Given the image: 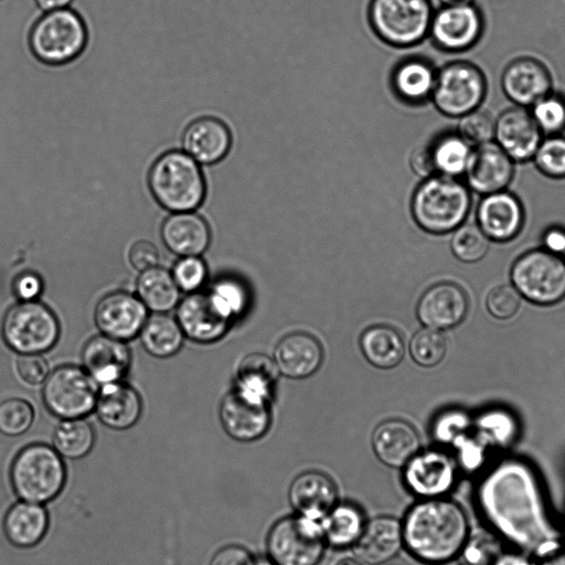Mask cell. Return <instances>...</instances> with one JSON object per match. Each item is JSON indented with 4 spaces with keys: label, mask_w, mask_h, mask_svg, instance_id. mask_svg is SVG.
I'll use <instances>...</instances> for the list:
<instances>
[{
    "label": "cell",
    "mask_w": 565,
    "mask_h": 565,
    "mask_svg": "<svg viewBox=\"0 0 565 565\" xmlns=\"http://www.w3.org/2000/svg\"><path fill=\"white\" fill-rule=\"evenodd\" d=\"M324 540L334 547L353 545L361 535L365 522L359 508L349 503L335 504L320 521Z\"/></svg>",
    "instance_id": "cell-36"
},
{
    "label": "cell",
    "mask_w": 565,
    "mask_h": 565,
    "mask_svg": "<svg viewBox=\"0 0 565 565\" xmlns=\"http://www.w3.org/2000/svg\"><path fill=\"white\" fill-rule=\"evenodd\" d=\"M419 446L417 431L402 419H387L381 423L372 435L375 456L391 468H404L418 454Z\"/></svg>",
    "instance_id": "cell-27"
},
{
    "label": "cell",
    "mask_w": 565,
    "mask_h": 565,
    "mask_svg": "<svg viewBox=\"0 0 565 565\" xmlns=\"http://www.w3.org/2000/svg\"><path fill=\"white\" fill-rule=\"evenodd\" d=\"M34 411L21 398H9L0 403V431L8 436L25 433L32 425Z\"/></svg>",
    "instance_id": "cell-45"
},
{
    "label": "cell",
    "mask_w": 565,
    "mask_h": 565,
    "mask_svg": "<svg viewBox=\"0 0 565 565\" xmlns=\"http://www.w3.org/2000/svg\"><path fill=\"white\" fill-rule=\"evenodd\" d=\"M411 167L419 175L427 178L435 175L427 147L414 151L411 156Z\"/></svg>",
    "instance_id": "cell-58"
},
{
    "label": "cell",
    "mask_w": 565,
    "mask_h": 565,
    "mask_svg": "<svg viewBox=\"0 0 565 565\" xmlns=\"http://www.w3.org/2000/svg\"><path fill=\"white\" fill-rule=\"evenodd\" d=\"M521 305V295L509 285L493 288L487 296L486 306L488 311L498 319L513 317Z\"/></svg>",
    "instance_id": "cell-48"
},
{
    "label": "cell",
    "mask_w": 565,
    "mask_h": 565,
    "mask_svg": "<svg viewBox=\"0 0 565 565\" xmlns=\"http://www.w3.org/2000/svg\"><path fill=\"white\" fill-rule=\"evenodd\" d=\"M252 562L253 559L245 548L230 545L216 552L210 565H250Z\"/></svg>",
    "instance_id": "cell-57"
},
{
    "label": "cell",
    "mask_w": 565,
    "mask_h": 565,
    "mask_svg": "<svg viewBox=\"0 0 565 565\" xmlns=\"http://www.w3.org/2000/svg\"><path fill=\"white\" fill-rule=\"evenodd\" d=\"M469 417L461 411H450L443 414L434 426L436 440L440 443H452L462 435L469 426Z\"/></svg>",
    "instance_id": "cell-49"
},
{
    "label": "cell",
    "mask_w": 565,
    "mask_h": 565,
    "mask_svg": "<svg viewBox=\"0 0 565 565\" xmlns=\"http://www.w3.org/2000/svg\"><path fill=\"white\" fill-rule=\"evenodd\" d=\"M480 11L472 3L444 6L433 14L429 32L435 44L449 52L471 47L482 33Z\"/></svg>",
    "instance_id": "cell-15"
},
{
    "label": "cell",
    "mask_w": 565,
    "mask_h": 565,
    "mask_svg": "<svg viewBox=\"0 0 565 565\" xmlns=\"http://www.w3.org/2000/svg\"><path fill=\"white\" fill-rule=\"evenodd\" d=\"M495 119L486 109L476 108L460 117L458 134L470 145L479 146L492 141Z\"/></svg>",
    "instance_id": "cell-44"
},
{
    "label": "cell",
    "mask_w": 565,
    "mask_h": 565,
    "mask_svg": "<svg viewBox=\"0 0 565 565\" xmlns=\"http://www.w3.org/2000/svg\"><path fill=\"white\" fill-rule=\"evenodd\" d=\"M87 41L88 31L83 18L70 8L43 13L28 36L33 56L50 66H62L76 60Z\"/></svg>",
    "instance_id": "cell-5"
},
{
    "label": "cell",
    "mask_w": 565,
    "mask_h": 565,
    "mask_svg": "<svg viewBox=\"0 0 565 565\" xmlns=\"http://www.w3.org/2000/svg\"><path fill=\"white\" fill-rule=\"evenodd\" d=\"M544 243L550 252L559 253L565 250V232L559 228L550 230L544 236Z\"/></svg>",
    "instance_id": "cell-59"
},
{
    "label": "cell",
    "mask_w": 565,
    "mask_h": 565,
    "mask_svg": "<svg viewBox=\"0 0 565 565\" xmlns=\"http://www.w3.org/2000/svg\"><path fill=\"white\" fill-rule=\"evenodd\" d=\"M172 276L183 291L193 292L206 278V266L199 256H182L173 266Z\"/></svg>",
    "instance_id": "cell-47"
},
{
    "label": "cell",
    "mask_w": 565,
    "mask_h": 565,
    "mask_svg": "<svg viewBox=\"0 0 565 565\" xmlns=\"http://www.w3.org/2000/svg\"><path fill=\"white\" fill-rule=\"evenodd\" d=\"M183 332L178 321L164 313L147 318L140 330V342L143 349L156 358H168L175 354L183 343Z\"/></svg>",
    "instance_id": "cell-35"
},
{
    "label": "cell",
    "mask_w": 565,
    "mask_h": 565,
    "mask_svg": "<svg viewBox=\"0 0 565 565\" xmlns=\"http://www.w3.org/2000/svg\"><path fill=\"white\" fill-rule=\"evenodd\" d=\"M136 286L139 299L153 312L170 311L180 300V288L172 274L159 266L141 271Z\"/></svg>",
    "instance_id": "cell-34"
},
{
    "label": "cell",
    "mask_w": 565,
    "mask_h": 565,
    "mask_svg": "<svg viewBox=\"0 0 565 565\" xmlns=\"http://www.w3.org/2000/svg\"><path fill=\"white\" fill-rule=\"evenodd\" d=\"M250 565H275L273 562L265 559L253 561Z\"/></svg>",
    "instance_id": "cell-64"
},
{
    "label": "cell",
    "mask_w": 565,
    "mask_h": 565,
    "mask_svg": "<svg viewBox=\"0 0 565 565\" xmlns=\"http://www.w3.org/2000/svg\"><path fill=\"white\" fill-rule=\"evenodd\" d=\"M536 168L546 177L565 178V138L551 135L541 140L534 156Z\"/></svg>",
    "instance_id": "cell-43"
},
{
    "label": "cell",
    "mask_w": 565,
    "mask_h": 565,
    "mask_svg": "<svg viewBox=\"0 0 565 565\" xmlns=\"http://www.w3.org/2000/svg\"><path fill=\"white\" fill-rule=\"evenodd\" d=\"M82 361L86 372L103 385L118 382L126 375L131 355L124 341L99 334L85 343Z\"/></svg>",
    "instance_id": "cell-22"
},
{
    "label": "cell",
    "mask_w": 565,
    "mask_h": 565,
    "mask_svg": "<svg viewBox=\"0 0 565 565\" xmlns=\"http://www.w3.org/2000/svg\"><path fill=\"white\" fill-rule=\"evenodd\" d=\"M211 291L233 317L241 312L245 306L246 297L244 290L236 281L222 280L217 282Z\"/></svg>",
    "instance_id": "cell-52"
},
{
    "label": "cell",
    "mask_w": 565,
    "mask_h": 565,
    "mask_svg": "<svg viewBox=\"0 0 565 565\" xmlns=\"http://www.w3.org/2000/svg\"><path fill=\"white\" fill-rule=\"evenodd\" d=\"M181 143L183 151L200 164H214L230 151L232 136L227 125L212 116L192 120L185 127Z\"/></svg>",
    "instance_id": "cell-20"
},
{
    "label": "cell",
    "mask_w": 565,
    "mask_h": 565,
    "mask_svg": "<svg viewBox=\"0 0 565 565\" xmlns=\"http://www.w3.org/2000/svg\"><path fill=\"white\" fill-rule=\"evenodd\" d=\"M479 507L492 526L513 545L532 551L555 539L533 469L516 459L493 467L478 487Z\"/></svg>",
    "instance_id": "cell-1"
},
{
    "label": "cell",
    "mask_w": 565,
    "mask_h": 565,
    "mask_svg": "<svg viewBox=\"0 0 565 565\" xmlns=\"http://www.w3.org/2000/svg\"><path fill=\"white\" fill-rule=\"evenodd\" d=\"M511 279L518 292L537 305H553L565 297V262L550 250H531L513 265Z\"/></svg>",
    "instance_id": "cell-10"
},
{
    "label": "cell",
    "mask_w": 565,
    "mask_h": 565,
    "mask_svg": "<svg viewBox=\"0 0 565 565\" xmlns=\"http://www.w3.org/2000/svg\"><path fill=\"white\" fill-rule=\"evenodd\" d=\"M436 74L431 65L419 58H411L396 66L392 84L396 95L407 103H422L431 96Z\"/></svg>",
    "instance_id": "cell-33"
},
{
    "label": "cell",
    "mask_w": 565,
    "mask_h": 565,
    "mask_svg": "<svg viewBox=\"0 0 565 565\" xmlns=\"http://www.w3.org/2000/svg\"><path fill=\"white\" fill-rule=\"evenodd\" d=\"M403 545L401 522L392 516H377L365 523L352 546L362 563L381 565L394 558Z\"/></svg>",
    "instance_id": "cell-26"
},
{
    "label": "cell",
    "mask_w": 565,
    "mask_h": 565,
    "mask_svg": "<svg viewBox=\"0 0 565 565\" xmlns=\"http://www.w3.org/2000/svg\"><path fill=\"white\" fill-rule=\"evenodd\" d=\"M481 438L492 445L505 447L516 435V423L505 411L494 409L482 414L477 419Z\"/></svg>",
    "instance_id": "cell-42"
},
{
    "label": "cell",
    "mask_w": 565,
    "mask_h": 565,
    "mask_svg": "<svg viewBox=\"0 0 565 565\" xmlns=\"http://www.w3.org/2000/svg\"><path fill=\"white\" fill-rule=\"evenodd\" d=\"M406 550L418 561L438 565L459 555L469 525L462 509L450 500L425 499L413 505L402 524Z\"/></svg>",
    "instance_id": "cell-2"
},
{
    "label": "cell",
    "mask_w": 565,
    "mask_h": 565,
    "mask_svg": "<svg viewBox=\"0 0 565 565\" xmlns=\"http://www.w3.org/2000/svg\"><path fill=\"white\" fill-rule=\"evenodd\" d=\"M360 347L365 359L379 369L396 366L405 352L402 335L384 324L367 328L360 338Z\"/></svg>",
    "instance_id": "cell-32"
},
{
    "label": "cell",
    "mask_w": 565,
    "mask_h": 565,
    "mask_svg": "<svg viewBox=\"0 0 565 565\" xmlns=\"http://www.w3.org/2000/svg\"><path fill=\"white\" fill-rule=\"evenodd\" d=\"M433 19L428 0H372L370 21L375 33L386 43L408 46L429 32Z\"/></svg>",
    "instance_id": "cell-8"
},
{
    "label": "cell",
    "mask_w": 565,
    "mask_h": 565,
    "mask_svg": "<svg viewBox=\"0 0 565 565\" xmlns=\"http://www.w3.org/2000/svg\"><path fill=\"white\" fill-rule=\"evenodd\" d=\"M447 348L445 334L438 329L427 327L418 330L409 342L412 359L424 367L439 364L447 353Z\"/></svg>",
    "instance_id": "cell-40"
},
{
    "label": "cell",
    "mask_w": 565,
    "mask_h": 565,
    "mask_svg": "<svg viewBox=\"0 0 565 565\" xmlns=\"http://www.w3.org/2000/svg\"><path fill=\"white\" fill-rule=\"evenodd\" d=\"M161 238L175 255L199 256L211 241L207 222L193 211L173 212L162 223Z\"/></svg>",
    "instance_id": "cell-29"
},
{
    "label": "cell",
    "mask_w": 565,
    "mask_h": 565,
    "mask_svg": "<svg viewBox=\"0 0 565 565\" xmlns=\"http://www.w3.org/2000/svg\"><path fill=\"white\" fill-rule=\"evenodd\" d=\"M541 137L542 131L524 108L508 109L495 120L497 143L513 161L523 162L533 158Z\"/></svg>",
    "instance_id": "cell-23"
},
{
    "label": "cell",
    "mask_w": 565,
    "mask_h": 565,
    "mask_svg": "<svg viewBox=\"0 0 565 565\" xmlns=\"http://www.w3.org/2000/svg\"><path fill=\"white\" fill-rule=\"evenodd\" d=\"M486 88L482 72L469 62L459 61L449 63L439 71L431 97L443 114L461 117L480 106Z\"/></svg>",
    "instance_id": "cell-12"
},
{
    "label": "cell",
    "mask_w": 565,
    "mask_h": 565,
    "mask_svg": "<svg viewBox=\"0 0 565 565\" xmlns=\"http://www.w3.org/2000/svg\"><path fill=\"white\" fill-rule=\"evenodd\" d=\"M532 117L542 132L557 135L565 129V100L546 95L534 103Z\"/></svg>",
    "instance_id": "cell-46"
},
{
    "label": "cell",
    "mask_w": 565,
    "mask_h": 565,
    "mask_svg": "<svg viewBox=\"0 0 565 565\" xmlns=\"http://www.w3.org/2000/svg\"><path fill=\"white\" fill-rule=\"evenodd\" d=\"M404 468L407 488L425 499L439 498L451 489L456 479L455 463L443 451L417 454Z\"/></svg>",
    "instance_id": "cell-17"
},
{
    "label": "cell",
    "mask_w": 565,
    "mask_h": 565,
    "mask_svg": "<svg viewBox=\"0 0 565 565\" xmlns=\"http://www.w3.org/2000/svg\"><path fill=\"white\" fill-rule=\"evenodd\" d=\"M427 148L434 174L451 178L465 173L472 151L459 134L440 136Z\"/></svg>",
    "instance_id": "cell-37"
},
{
    "label": "cell",
    "mask_w": 565,
    "mask_h": 565,
    "mask_svg": "<svg viewBox=\"0 0 565 565\" xmlns=\"http://www.w3.org/2000/svg\"><path fill=\"white\" fill-rule=\"evenodd\" d=\"M148 186L157 203L172 213L194 211L206 194L200 163L178 149L166 151L153 161L148 172Z\"/></svg>",
    "instance_id": "cell-3"
},
{
    "label": "cell",
    "mask_w": 565,
    "mask_h": 565,
    "mask_svg": "<svg viewBox=\"0 0 565 565\" xmlns=\"http://www.w3.org/2000/svg\"><path fill=\"white\" fill-rule=\"evenodd\" d=\"M2 337L7 345L20 354H40L55 345L60 337V323L55 313L44 303L21 301L4 315Z\"/></svg>",
    "instance_id": "cell-7"
},
{
    "label": "cell",
    "mask_w": 565,
    "mask_h": 565,
    "mask_svg": "<svg viewBox=\"0 0 565 565\" xmlns=\"http://www.w3.org/2000/svg\"><path fill=\"white\" fill-rule=\"evenodd\" d=\"M450 248L459 260L476 263L486 256L489 249V238L478 225L461 224L455 230Z\"/></svg>",
    "instance_id": "cell-41"
},
{
    "label": "cell",
    "mask_w": 565,
    "mask_h": 565,
    "mask_svg": "<svg viewBox=\"0 0 565 565\" xmlns=\"http://www.w3.org/2000/svg\"><path fill=\"white\" fill-rule=\"evenodd\" d=\"M492 565H533L519 554L504 553L495 557Z\"/></svg>",
    "instance_id": "cell-60"
},
{
    "label": "cell",
    "mask_w": 565,
    "mask_h": 565,
    "mask_svg": "<svg viewBox=\"0 0 565 565\" xmlns=\"http://www.w3.org/2000/svg\"><path fill=\"white\" fill-rule=\"evenodd\" d=\"M533 565H565V543L551 539L534 550Z\"/></svg>",
    "instance_id": "cell-54"
},
{
    "label": "cell",
    "mask_w": 565,
    "mask_h": 565,
    "mask_svg": "<svg viewBox=\"0 0 565 565\" xmlns=\"http://www.w3.org/2000/svg\"><path fill=\"white\" fill-rule=\"evenodd\" d=\"M99 420L107 427L124 430L137 423L142 402L138 392L120 381L103 384L95 408Z\"/></svg>",
    "instance_id": "cell-30"
},
{
    "label": "cell",
    "mask_w": 565,
    "mask_h": 565,
    "mask_svg": "<svg viewBox=\"0 0 565 565\" xmlns=\"http://www.w3.org/2000/svg\"><path fill=\"white\" fill-rule=\"evenodd\" d=\"M326 540L320 522L301 516L277 521L267 536V551L275 565H317Z\"/></svg>",
    "instance_id": "cell-9"
},
{
    "label": "cell",
    "mask_w": 565,
    "mask_h": 565,
    "mask_svg": "<svg viewBox=\"0 0 565 565\" xmlns=\"http://www.w3.org/2000/svg\"><path fill=\"white\" fill-rule=\"evenodd\" d=\"M471 204L469 188L456 178L431 175L416 189L412 213L426 232L445 234L460 226Z\"/></svg>",
    "instance_id": "cell-4"
},
{
    "label": "cell",
    "mask_w": 565,
    "mask_h": 565,
    "mask_svg": "<svg viewBox=\"0 0 565 565\" xmlns=\"http://www.w3.org/2000/svg\"><path fill=\"white\" fill-rule=\"evenodd\" d=\"M266 399L236 388L220 405V419L226 434L238 441H253L263 437L270 425Z\"/></svg>",
    "instance_id": "cell-14"
},
{
    "label": "cell",
    "mask_w": 565,
    "mask_h": 565,
    "mask_svg": "<svg viewBox=\"0 0 565 565\" xmlns=\"http://www.w3.org/2000/svg\"><path fill=\"white\" fill-rule=\"evenodd\" d=\"M478 226L489 239L505 242L513 238L523 224L520 201L505 191L486 194L477 210Z\"/></svg>",
    "instance_id": "cell-25"
},
{
    "label": "cell",
    "mask_w": 565,
    "mask_h": 565,
    "mask_svg": "<svg viewBox=\"0 0 565 565\" xmlns=\"http://www.w3.org/2000/svg\"><path fill=\"white\" fill-rule=\"evenodd\" d=\"M323 350L309 333L294 332L284 337L274 350L277 370L290 379H303L313 374L322 363Z\"/></svg>",
    "instance_id": "cell-28"
},
{
    "label": "cell",
    "mask_w": 565,
    "mask_h": 565,
    "mask_svg": "<svg viewBox=\"0 0 565 565\" xmlns=\"http://www.w3.org/2000/svg\"><path fill=\"white\" fill-rule=\"evenodd\" d=\"M17 371L20 377L31 385L43 383L50 374L46 360L39 353L21 354L17 361Z\"/></svg>",
    "instance_id": "cell-50"
},
{
    "label": "cell",
    "mask_w": 565,
    "mask_h": 565,
    "mask_svg": "<svg viewBox=\"0 0 565 565\" xmlns=\"http://www.w3.org/2000/svg\"><path fill=\"white\" fill-rule=\"evenodd\" d=\"M335 565H363L358 558L344 557L340 559Z\"/></svg>",
    "instance_id": "cell-63"
},
{
    "label": "cell",
    "mask_w": 565,
    "mask_h": 565,
    "mask_svg": "<svg viewBox=\"0 0 565 565\" xmlns=\"http://www.w3.org/2000/svg\"><path fill=\"white\" fill-rule=\"evenodd\" d=\"M439 2L444 6H459V4H470L473 0H439Z\"/></svg>",
    "instance_id": "cell-62"
},
{
    "label": "cell",
    "mask_w": 565,
    "mask_h": 565,
    "mask_svg": "<svg viewBox=\"0 0 565 565\" xmlns=\"http://www.w3.org/2000/svg\"><path fill=\"white\" fill-rule=\"evenodd\" d=\"M275 362L260 353L242 360L237 371V388L249 395L267 399L276 380Z\"/></svg>",
    "instance_id": "cell-38"
},
{
    "label": "cell",
    "mask_w": 565,
    "mask_h": 565,
    "mask_svg": "<svg viewBox=\"0 0 565 565\" xmlns=\"http://www.w3.org/2000/svg\"><path fill=\"white\" fill-rule=\"evenodd\" d=\"M452 444L457 447L459 462L466 470L475 471L484 462V447L476 439L462 434Z\"/></svg>",
    "instance_id": "cell-51"
},
{
    "label": "cell",
    "mask_w": 565,
    "mask_h": 565,
    "mask_svg": "<svg viewBox=\"0 0 565 565\" xmlns=\"http://www.w3.org/2000/svg\"><path fill=\"white\" fill-rule=\"evenodd\" d=\"M40 9L43 11H52L57 9L67 8L73 0H34Z\"/></svg>",
    "instance_id": "cell-61"
},
{
    "label": "cell",
    "mask_w": 565,
    "mask_h": 565,
    "mask_svg": "<svg viewBox=\"0 0 565 565\" xmlns=\"http://www.w3.org/2000/svg\"><path fill=\"white\" fill-rule=\"evenodd\" d=\"M49 524L46 511L32 502L11 507L3 521L8 540L18 547H31L44 536Z\"/></svg>",
    "instance_id": "cell-31"
},
{
    "label": "cell",
    "mask_w": 565,
    "mask_h": 565,
    "mask_svg": "<svg viewBox=\"0 0 565 565\" xmlns=\"http://www.w3.org/2000/svg\"><path fill=\"white\" fill-rule=\"evenodd\" d=\"M460 554H462L466 565H492L495 559L491 546L479 540L467 541Z\"/></svg>",
    "instance_id": "cell-56"
},
{
    "label": "cell",
    "mask_w": 565,
    "mask_h": 565,
    "mask_svg": "<svg viewBox=\"0 0 565 565\" xmlns=\"http://www.w3.org/2000/svg\"><path fill=\"white\" fill-rule=\"evenodd\" d=\"M467 311V295L452 282H440L428 288L416 309L417 317L425 327L438 330L459 324Z\"/></svg>",
    "instance_id": "cell-19"
},
{
    "label": "cell",
    "mask_w": 565,
    "mask_h": 565,
    "mask_svg": "<svg viewBox=\"0 0 565 565\" xmlns=\"http://www.w3.org/2000/svg\"><path fill=\"white\" fill-rule=\"evenodd\" d=\"M232 318L211 290L191 292L181 300L177 310V321L183 334L200 343L218 340L228 329Z\"/></svg>",
    "instance_id": "cell-13"
},
{
    "label": "cell",
    "mask_w": 565,
    "mask_h": 565,
    "mask_svg": "<svg viewBox=\"0 0 565 565\" xmlns=\"http://www.w3.org/2000/svg\"><path fill=\"white\" fill-rule=\"evenodd\" d=\"M128 258L135 269L143 271L157 266L159 252L151 242L145 239L137 241L129 248Z\"/></svg>",
    "instance_id": "cell-53"
},
{
    "label": "cell",
    "mask_w": 565,
    "mask_h": 565,
    "mask_svg": "<svg viewBox=\"0 0 565 565\" xmlns=\"http://www.w3.org/2000/svg\"><path fill=\"white\" fill-rule=\"evenodd\" d=\"M94 440L92 425L82 418L64 419L53 434L55 450L71 459L84 457L92 449Z\"/></svg>",
    "instance_id": "cell-39"
},
{
    "label": "cell",
    "mask_w": 565,
    "mask_h": 565,
    "mask_svg": "<svg viewBox=\"0 0 565 565\" xmlns=\"http://www.w3.org/2000/svg\"><path fill=\"white\" fill-rule=\"evenodd\" d=\"M288 500L298 515L320 522L337 504L333 480L320 471H306L290 483Z\"/></svg>",
    "instance_id": "cell-21"
},
{
    "label": "cell",
    "mask_w": 565,
    "mask_h": 565,
    "mask_svg": "<svg viewBox=\"0 0 565 565\" xmlns=\"http://www.w3.org/2000/svg\"><path fill=\"white\" fill-rule=\"evenodd\" d=\"M10 478L20 499L42 503L54 499L62 490L65 468L55 449L44 444H33L15 456Z\"/></svg>",
    "instance_id": "cell-6"
},
{
    "label": "cell",
    "mask_w": 565,
    "mask_h": 565,
    "mask_svg": "<svg viewBox=\"0 0 565 565\" xmlns=\"http://www.w3.org/2000/svg\"><path fill=\"white\" fill-rule=\"evenodd\" d=\"M513 162L497 142L477 146L465 171L468 188L481 194L503 191L512 180Z\"/></svg>",
    "instance_id": "cell-18"
},
{
    "label": "cell",
    "mask_w": 565,
    "mask_h": 565,
    "mask_svg": "<svg viewBox=\"0 0 565 565\" xmlns=\"http://www.w3.org/2000/svg\"><path fill=\"white\" fill-rule=\"evenodd\" d=\"M147 315V307L138 296L127 291H114L99 299L94 320L103 334L128 341L140 333Z\"/></svg>",
    "instance_id": "cell-16"
},
{
    "label": "cell",
    "mask_w": 565,
    "mask_h": 565,
    "mask_svg": "<svg viewBox=\"0 0 565 565\" xmlns=\"http://www.w3.org/2000/svg\"><path fill=\"white\" fill-rule=\"evenodd\" d=\"M96 383L85 369L62 365L46 377L43 402L60 418H81L95 408L99 391Z\"/></svg>",
    "instance_id": "cell-11"
},
{
    "label": "cell",
    "mask_w": 565,
    "mask_h": 565,
    "mask_svg": "<svg viewBox=\"0 0 565 565\" xmlns=\"http://www.w3.org/2000/svg\"><path fill=\"white\" fill-rule=\"evenodd\" d=\"M41 277L32 271L21 273L13 281V292L21 301H31L42 292Z\"/></svg>",
    "instance_id": "cell-55"
},
{
    "label": "cell",
    "mask_w": 565,
    "mask_h": 565,
    "mask_svg": "<svg viewBox=\"0 0 565 565\" xmlns=\"http://www.w3.org/2000/svg\"><path fill=\"white\" fill-rule=\"evenodd\" d=\"M501 85L509 99L519 106H532L548 95L552 81L547 68L532 57L512 61L504 70Z\"/></svg>",
    "instance_id": "cell-24"
}]
</instances>
